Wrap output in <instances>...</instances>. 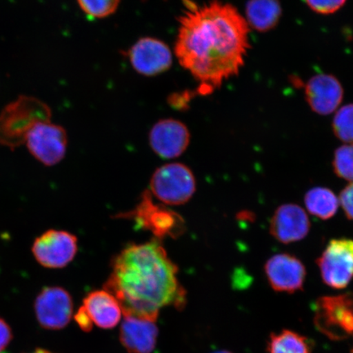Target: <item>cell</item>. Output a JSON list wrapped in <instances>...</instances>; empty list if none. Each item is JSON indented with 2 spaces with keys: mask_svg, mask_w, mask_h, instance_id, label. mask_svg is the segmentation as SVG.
Wrapping results in <instances>:
<instances>
[{
  "mask_svg": "<svg viewBox=\"0 0 353 353\" xmlns=\"http://www.w3.org/2000/svg\"><path fill=\"white\" fill-rule=\"evenodd\" d=\"M127 55L132 68L145 77L164 73L173 63V54L169 46L152 37L139 39L128 51Z\"/></svg>",
  "mask_w": 353,
  "mask_h": 353,
  "instance_id": "11",
  "label": "cell"
},
{
  "mask_svg": "<svg viewBox=\"0 0 353 353\" xmlns=\"http://www.w3.org/2000/svg\"><path fill=\"white\" fill-rule=\"evenodd\" d=\"M246 21L249 26L265 32L275 28L281 16L278 0H249L245 8Z\"/></svg>",
  "mask_w": 353,
  "mask_h": 353,
  "instance_id": "18",
  "label": "cell"
},
{
  "mask_svg": "<svg viewBox=\"0 0 353 353\" xmlns=\"http://www.w3.org/2000/svg\"><path fill=\"white\" fill-rule=\"evenodd\" d=\"M339 201L346 217L353 221V183L343 188L339 196Z\"/></svg>",
  "mask_w": 353,
  "mask_h": 353,
  "instance_id": "25",
  "label": "cell"
},
{
  "mask_svg": "<svg viewBox=\"0 0 353 353\" xmlns=\"http://www.w3.org/2000/svg\"><path fill=\"white\" fill-rule=\"evenodd\" d=\"M305 95L313 112L326 116L335 112L342 103L343 90L336 78L319 74L309 79Z\"/></svg>",
  "mask_w": 353,
  "mask_h": 353,
  "instance_id": "15",
  "label": "cell"
},
{
  "mask_svg": "<svg viewBox=\"0 0 353 353\" xmlns=\"http://www.w3.org/2000/svg\"><path fill=\"white\" fill-rule=\"evenodd\" d=\"M79 7L94 19H104L117 11L121 0H77Z\"/></svg>",
  "mask_w": 353,
  "mask_h": 353,
  "instance_id": "23",
  "label": "cell"
},
{
  "mask_svg": "<svg viewBox=\"0 0 353 353\" xmlns=\"http://www.w3.org/2000/svg\"><path fill=\"white\" fill-rule=\"evenodd\" d=\"M120 341L130 353H152L157 346L159 330L156 321L123 316Z\"/></svg>",
  "mask_w": 353,
  "mask_h": 353,
  "instance_id": "16",
  "label": "cell"
},
{
  "mask_svg": "<svg viewBox=\"0 0 353 353\" xmlns=\"http://www.w3.org/2000/svg\"><path fill=\"white\" fill-rule=\"evenodd\" d=\"M316 263L326 285L335 290L346 288L353 279V240H331Z\"/></svg>",
  "mask_w": 353,
  "mask_h": 353,
  "instance_id": "6",
  "label": "cell"
},
{
  "mask_svg": "<svg viewBox=\"0 0 353 353\" xmlns=\"http://www.w3.org/2000/svg\"><path fill=\"white\" fill-rule=\"evenodd\" d=\"M51 109L34 97L21 96L0 113V144L12 150L26 143L39 123L50 121Z\"/></svg>",
  "mask_w": 353,
  "mask_h": 353,
  "instance_id": "3",
  "label": "cell"
},
{
  "mask_svg": "<svg viewBox=\"0 0 353 353\" xmlns=\"http://www.w3.org/2000/svg\"><path fill=\"white\" fill-rule=\"evenodd\" d=\"M195 94L191 91H185L183 92H176L172 94L169 99V103L172 107L178 110H184L188 108L190 101L194 98Z\"/></svg>",
  "mask_w": 353,
  "mask_h": 353,
  "instance_id": "26",
  "label": "cell"
},
{
  "mask_svg": "<svg viewBox=\"0 0 353 353\" xmlns=\"http://www.w3.org/2000/svg\"><path fill=\"white\" fill-rule=\"evenodd\" d=\"M352 352V353H353V348H352V352Z\"/></svg>",
  "mask_w": 353,
  "mask_h": 353,
  "instance_id": "31",
  "label": "cell"
},
{
  "mask_svg": "<svg viewBox=\"0 0 353 353\" xmlns=\"http://www.w3.org/2000/svg\"><path fill=\"white\" fill-rule=\"evenodd\" d=\"M213 353H232V352L227 351V350H221V351L214 352Z\"/></svg>",
  "mask_w": 353,
  "mask_h": 353,
  "instance_id": "29",
  "label": "cell"
},
{
  "mask_svg": "<svg viewBox=\"0 0 353 353\" xmlns=\"http://www.w3.org/2000/svg\"><path fill=\"white\" fill-rule=\"evenodd\" d=\"M125 218L134 219L136 223L157 238L176 236L183 232V220L175 212L154 205L148 192H145L142 201L136 209L125 214Z\"/></svg>",
  "mask_w": 353,
  "mask_h": 353,
  "instance_id": "9",
  "label": "cell"
},
{
  "mask_svg": "<svg viewBox=\"0 0 353 353\" xmlns=\"http://www.w3.org/2000/svg\"><path fill=\"white\" fill-rule=\"evenodd\" d=\"M184 3L175 55L199 83L196 94L209 95L244 65L249 25L231 4L218 0L201 6L191 0Z\"/></svg>",
  "mask_w": 353,
  "mask_h": 353,
  "instance_id": "1",
  "label": "cell"
},
{
  "mask_svg": "<svg viewBox=\"0 0 353 353\" xmlns=\"http://www.w3.org/2000/svg\"><path fill=\"white\" fill-rule=\"evenodd\" d=\"M310 228V220L305 210L295 204L278 207L271 219V235L282 244H290L304 239Z\"/></svg>",
  "mask_w": 353,
  "mask_h": 353,
  "instance_id": "14",
  "label": "cell"
},
{
  "mask_svg": "<svg viewBox=\"0 0 353 353\" xmlns=\"http://www.w3.org/2000/svg\"><path fill=\"white\" fill-rule=\"evenodd\" d=\"M32 353H48V352H47L46 351L41 350H38Z\"/></svg>",
  "mask_w": 353,
  "mask_h": 353,
  "instance_id": "30",
  "label": "cell"
},
{
  "mask_svg": "<svg viewBox=\"0 0 353 353\" xmlns=\"http://www.w3.org/2000/svg\"><path fill=\"white\" fill-rule=\"evenodd\" d=\"M268 353H312L309 339L295 331L283 330L272 333L267 344Z\"/></svg>",
  "mask_w": 353,
  "mask_h": 353,
  "instance_id": "20",
  "label": "cell"
},
{
  "mask_svg": "<svg viewBox=\"0 0 353 353\" xmlns=\"http://www.w3.org/2000/svg\"><path fill=\"white\" fill-rule=\"evenodd\" d=\"M309 213L322 220H328L337 213L339 200L330 189L317 187L309 190L304 197Z\"/></svg>",
  "mask_w": 353,
  "mask_h": 353,
  "instance_id": "19",
  "label": "cell"
},
{
  "mask_svg": "<svg viewBox=\"0 0 353 353\" xmlns=\"http://www.w3.org/2000/svg\"><path fill=\"white\" fill-rule=\"evenodd\" d=\"M112 268L104 290L117 299L123 316L157 321L161 308L186 303L179 268L157 241L126 247Z\"/></svg>",
  "mask_w": 353,
  "mask_h": 353,
  "instance_id": "2",
  "label": "cell"
},
{
  "mask_svg": "<svg viewBox=\"0 0 353 353\" xmlns=\"http://www.w3.org/2000/svg\"><path fill=\"white\" fill-rule=\"evenodd\" d=\"M333 169L339 178L353 183V144L341 145L335 151Z\"/></svg>",
  "mask_w": 353,
  "mask_h": 353,
  "instance_id": "22",
  "label": "cell"
},
{
  "mask_svg": "<svg viewBox=\"0 0 353 353\" xmlns=\"http://www.w3.org/2000/svg\"><path fill=\"white\" fill-rule=\"evenodd\" d=\"M34 312L41 327L51 330L63 329L72 320V298L61 287H46L35 299Z\"/></svg>",
  "mask_w": 353,
  "mask_h": 353,
  "instance_id": "10",
  "label": "cell"
},
{
  "mask_svg": "<svg viewBox=\"0 0 353 353\" xmlns=\"http://www.w3.org/2000/svg\"><path fill=\"white\" fill-rule=\"evenodd\" d=\"M12 339V332L7 322L0 319V353H2L10 345Z\"/></svg>",
  "mask_w": 353,
  "mask_h": 353,
  "instance_id": "27",
  "label": "cell"
},
{
  "mask_svg": "<svg viewBox=\"0 0 353 353\" xmlns=\"http://www.w3.org/2000/svg\"><path fill=\"white\" fill-rule=\"evenodd\" d=\"M333 130L342 142L353 144V104L344 105L335 114Z\"/></svg>",
  "mask_w": 353,
  "mask_h": 353,
  "instance_id": "21",
  "label": "cell"
},
{
  "mask_svg": "<svg viewBox=\"0 0 353 353\" xmlns=\"http://www.w3.org/2000/svg\"><path fill=\"white\" fill-rule=\"evenodd\" d=\"M191 134L183 123L165 119L154 123L149 134L152 151L163 159H174L188 148Z\"/></svg>",
  "mask_w": 353,
  "mask_h": 353,
  "instance_id": "13",
  "label": "cell"
},
{
  "mask_svg": "<svg viewBox=\"0 0 353 353\" xmlns=\"http://www.w3.org/2000/svg\"><path fill=\"white\" fill-rule=\"evenodd\" d=\"M307 6L320 14H331L344 6L346 0H306Z\"/></svg>",
  "mask_w": 353,
  "mask_h": 353,
  "instance_id": "24",
  "label": "cell"
},
{
  "mask_svg": "<svg viewBox=\"0 0 353 353\" xmlns=\"http://www.w3.org/2000/svg\"><path fill=\"white\" fill-rule=\"evenodd\" d=\"M78 240L73 234L50 230L35 239L32 252L37 262L47 268H63L76 257Z\"/></svg>",
  "mask_w": 353,
  "mask_h": 353,
  "instance_id": "8",
  "label": "cell"
},
{
  "mask_svg": "<svg viewBox=\"0 0 353 353\" xmlns=\"http://www.w3.org/2000/svg\"><path fill=\"white\" fill-rule=\"evenodd\" d=\"M314 324L332 341L353 339V293L323 296L314 304Z\"/></svg>",
  "mask_w": 353,
  "mask_h": 353,
  "instance_id": "4",
  "label": "cell"
},
{
  "mask_svg": "<svg viewBox=\"0 0 353 353\" xmlns=\"http://www.w3.org/2000/svg\"><path fill=\"white\" fill-rule=\"evenodd\" d=\"M92 324L101 329L116 327L123 314L120 303L107 290H96L83 299V306Z\"/></svg>",
  "mask_w": 353,
  "mask_h": 353,
  "instance_id": "17",
  "label": "cell"
},
{
  "mask_svg": "<svg viewBox=\"0 0 353 353\" xmlns=\"http://www.w3.org/2000/svg\"><path fill=\"white\" fill-rule=\"evenodd\" d=\"M196 186L192 170L181 163L158 168L150 183L153 195L168 205L186 204L195 193Z\"/></svg>",
  "mask_w": 353,
  "mask_h": 353,
  "instance_id": "5",
  "label": "cell"
},
{
  "mask_svg": "<svg viewBox=\"0 0 353 353\" xmlns=\"http://www.w3.org/2000/svg\"><path fill=\"white\" fill-rule=\"evenodd\" d=\"M32 156L46 166L59 164L68 149V134L63 127L50 121L37 123L26 141Z\"/></svg>",
  "mask_w": 353,
  "mask_h": 353,
  "instance_id": "7",
  "label": "cell"
},
{
  "mask_svg": "<svg viewBox=\"0 0 353 353\" xmlns=\"http://www.w3.org/2000/svg\"><path fill=\"white\" fill-rule=\"evenodd\" d=\"M74 320H76L79 327H81L85 332L90 331L92 325H94L83 307H79L76 316H74Z\"/></svg>",
  "mask_w": 353,
  "mask_h": 353,
  "instance_id": "28",
  "label": "cell"
},
{
  "mask_svg": "<svg viewBox=\"0 0 353 353\" xmlns=\"http://www.w3.org/2000/svg\"><path fill=\"white\" fill-rule=\"evenodd\" d=\"M264 272L272 290L281 293L302 290L307 276L301 260L287 253L273 255L265 263Z\"/></svg>",
  "mask_w": 353,
  "mask_h": 353,
  "instance_id": "12",
  "label": "cell"
}]
</instances>
